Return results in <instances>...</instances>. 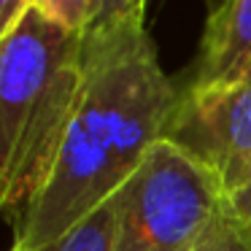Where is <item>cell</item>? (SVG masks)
<instances>
[{"label":"cell","mask_w":251,"mask_h":251,"mask_svg":"<svg viewBox=\"0 0 251 251\" xmlns=\"http://www.w3.org/2000/svg\"><path fill=\"white\" fill-rule=\"evenodd\" d=\"M178 98L141 19L84 35L76 108L44 189L17 224L14 249L46 243L111 200L165 138Z\"/></svg>","instance_id":"cell-1"},{"label":"cell","mask_w":251,"mask_h":251,"mask_svg":"<svg viewBox=\"0 0 251 251\" xmlns=\"http://www.w3.org/2000/svg\"><path fill=\"white\" fill-rule=\"evenodd\" d=\"M84 76V35L35 8L0 38V213L22 222L44 189Z\"/></svg>","instance_id":"cell-2"},{"label":"cell","mask_w":251,"mask_h":251,"mask_svg":"<svg viewBox=\"0 0 251 251\" xmlns=\"http://www.w3.org/2000/svg\"><path fill=\"white\" fill-rule=\"evenodd\" d=\"M114 251H189L227 208L208 168L159 141L114 197Z\"/></svg>","instance_id":"cell-3"},{"label":"cell","mask_w":251,"mask_h":251,"mask_svg":"<svg viewBox=\"0 0 251 251\" xmlns=\"http://www.w3.org/2000/svg\"><path fill=\"white\" fill-rule=\"evenodd\" d=\"M162 141L211 170L227 200L246 189L251 184V78L235 87H181Z\"/></svg>","instance_id":"cell-4"},{"label":"cell","mask_w":251,"mask_h":251,"mask_svg":"<svg viewBox=\"0 0 251 251\" xmlns=\"http://www.w3.org/2000/svg\"><path fill=\"white\" fill-rule=\"evenodd\" d=\"M251 78V0H224L208 17L197 60L181 87H235Z\"/></svg>","instance_id":"cell-5"},{"label":"cell","mask_w":251,"mask_h":251,"mask_svg":"<svg viewBox=\"0 0 251 251\" xmlns=\"http://www.w3.org/2000/svg\"><path fill=\"white\" fill-rule=\"evenodd\" d=\"M116 240V211L114 200H105L100 208L78 219L71 229L46 240L33 249H11V251H114Z\"/></svg>","instance_id":"cell-6"},{"label":"cell","mask_w":251,"mask_h":251,"mask_svg":"<svg viewBox=\"0 0 251 251\" xmlns=\"http://www.w3.org/2000/svg\"><path fill=\"white\" fill-rule=\"evenodd\" d=\"M35 11L73 35H87L98 27L103 0H35Z\"/></svg>","instance_id":"cell-7"},{"label":"cell","mask_w":251,"mask_h":251,"mask_svg":"<svg viewBox=\"0 0 251 251\" xmlns=\"http://www.w3.org/2000/svg\"><path fill=\"white\" fill-rule=\"evenodd\" d=\"M189 251H251V224L229 211V202Z\"/></svg>","instance_id":"cell-8"},{"label":"cell","mask_w":251,"mask_h":251,"mask_svg":"<svg viewBox=\"0 0 251 251\" xmlns=\"http://www.w3.org/2000/svg\"><path fill=\"white\" fill-rule=\"evenodd\" d=\"M149 0H103V14H100L98 27H108L116 22H130V19H141L146 11Z\"/></svg>","instance_id":"cell-9"},{"label":"cell","mask_w":251,"mask_h":251,"mask_svg":"<svg viewBox=\"0 0 251 251\" xmlns=\"http://www.w3.org/2000/svg\"><path fill=\"white\" fill-rule=\"evenodd\" d=\"M33 6L35 0H0V38H6L27 17Z\"/></svg>","instance_id":"cell-10"},{"label":"cell","mask_w":251,"mask_h":251,"mask_svg":"<svg viewBox=\"0 0 251 251\" xmlns=\"http://www.w3.org/2000/svg\"><path fill=\"white\" fill-rule=\"evenodd\" d=\"M229 211L235 213L238 219H243L246 224H251V184L246 186V189H240L238 195L229 197Z\"/></svg>","instance_id":"cell-11"},{"label":"cell","mask_w":251,"mask_h":251,"mask_svg":"<svg viewBox=\"0 0 251 251\" xmlns=\"http://www.w3.org/2000/svg\"><path fill=\"white\" fill-rule=\"evenodd\" d=\"M222 3H224V0H205V6H208V11H219V6H222Z\"/></svg>","instance_id":"cell-12"}]
</instances>
